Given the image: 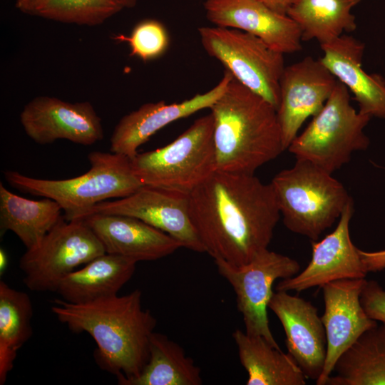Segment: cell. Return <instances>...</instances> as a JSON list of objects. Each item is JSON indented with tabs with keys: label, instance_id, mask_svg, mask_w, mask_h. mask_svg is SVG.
<instances>
[{
	"label": "cell",
	"instance_id": "cell-1",
	"mask_svg": "<svg viewBox=\"0 0 385 385\" xmlns=\"http://www.w3.org/2000/svg\"><path fill=\"white\" fill-rule=\"evenodd\" d=\"M188 197L193 227L214 260L242 266L268 249L281 216L271 183L215 170Z\"/></svg>",
	"mask_w": 385,
	"mask_h": 385
},
{
	"label": "cell",
	"instance_id": "cell-2",
	"mask_svg": "<svg viewBox=\"0 0 385 385\" xmlns=\"http://www.w3.org/2000/svg\"><path fill=\"white\" fill-rule=\"evenodd\" d=\"M51 311L71 332L93 339L96 363L117 381L137 376L146 364L157 320L143 308L140 290L78 304L55 299Z\"/></svg>",
	"mask_w": 385,
	"mask_h": 385
},
{
	"label": "cell",
	"instance_id": "cell-3",
	"mask_svg": "<svg viewBox=\"0 0 385 385\" xmlns=\"http://www.w3.org/2000/svg\"><path fill=\"white\" fill-rule=\"evenodd\" d=\"M210 109L217 170L255 174L284 150L276 109L233 76Z\"/></svg>",
	"mask_w": 385,
	"mask_h": 385
},
{
	"label": "cell",
	"instance_id": "cell-4",
	"mask_svg": "<svg viewBox=\"0 0 385 385\" xmlns=\"http://www.w3.org/2000/svg\"><path fill=\"white\" fill-rule=\"evenodd\" d=\"M88 158L91 168L69 179L34 178L9 170L4 175L16 189L57 202L67 220L82 219L99 202L127 197L143 185L134 174L130 158L123 155L92 151Z\"/></svg>",
	"mask_w": 385,
	"mask_h": 385
},
{
	"label": "cell",
	"instance_id": "cell-5",
	"mask_svg": "<svg viewBox=\"0 0 385 385\" xmlns=\"http://www.w3.org/2000/svg\"><path fill=\"white\" fill-rule=\"evenodd\" d=\"M284 225L292 232L316 241L339 218L351 199L332 174L297 159L272 180Z\"/></svg>",
	"mask_w": 385,
	"mask_h": 385
},
{
	"label": "cell",
	"instance_id": "cell-6",
	"mask_svg": "<svg viewBox=\"0 0 385 385\" xmlns=\"http://www.w3.org/2000/svg\"><path fill=\"white\" fill-rule=\"evenodd\" d=\"M213 130L212 114L200 117L168 145L130 159L134 174L143 185L189 195L217 170Z\"/></svg>",
	"mask_w": 385,
	"mask_h": 385
},
{
	"label": "cell",
	"instance_id": "cell-7",
	"mask_svg": "<svg viewBox=\"0 0 385 385\" xmlns=\"http://www.w3.org/2000/svg\"><path fill=\"white\" fill-rule=\"evenodd\" d=\"M371 118L351 105L348 88L339 81L322 110L288 147L297 159L333 173L349 163L369 140L364 129Z\"/></svg>",
	"mask_w": 385,
	"mask_h": 385
},
{
	"label": "cell",
	"instance_id": "cell-8",
	"mask_svg": "<svg viewBox=\"0 0 385 385\" xmlns=\"http://www.w3.org/2000/svg\"><path fill=\"white\" fill-rule=\"evenodd\" d=\"M207 54L243 86L268 101L277 111L280 80L284 70V53L247 32L217 26L198 29Z\"/></svg>",
	"mask_w": 385,
	"mask_h": 385
},
{
	"label": "cell",
	"instance_id": "cell-9",
	"mask_svg": "<svg viewBox=\"0 0 385 385\" xmlns=\"http://www.w3.org/2000/svg\"><path fill=\"white\" fill-rule=\"evenodd\" d=\"M105 252L83 219L63 217L38 245L26 250L20 258L23 282L34 292H56L61 282L78 267Z\"/></svg>",
	"mask_w": 385,
	"mask_h": 385
},
{
	"label": "cell",
	"instance_id": "cell-10",
	"mask_svg": "<svg viewBox=\"0 0 385 385\" xmlns=\"http://www.w3.org/2000/svg\"><path fill=\"white\" fill-rule=\"evenodd\" d=\"M214 262L219 274L230 283L235 293L245 332L249 335L262 337L279 349L270 328L268 305L274 293V282L297 274L300 270L298 262L268 249L242 266H234L220 260Z\"/></svg>",
	"mask_w": 385,
	"mask_h": 385
},
{
	"label": "cell",
	"instance_id": "cell-11",
	"mask_svg": "<svg viewBox=\"0 0 385 385\" xmlns=\"http://www.w3.org/2000/svg\"><path fill=\"white\" fill-rule=\"evenodd\" d=\"M93 213L136 217L170 235L183 247L205 252L190 217L188 195L143 185L127 197L99 202L87 215Z\"/></svg>",
	"mask_w": 385,
	"mask_h": 385
},
{
	"label": "cell",
	"instance_id": "cell-12",
	"mask_svg": "<svg viewBox=\"0 0 385 385\" xmlns=\"http://www.w3.org/2000/svg\"><path fill=\"white\" fill-rule=\"evenodd\" d=\"M337 81L320 59L311 56L285 66L277 108L284 150L296 138L304 121L322 110Z\"/></svg>",
	"mask_w": 385,
	"mask_h": 385
},
{
	"label": "cell",
	"instance_id": "cell-13",
	"mask_svg": "<svg viewBox=\"0 0 385 385\" xmlns=\"http://www.w3.org/2000/svg\"><path fill=\"white\" fill-rule=\"evenodd\" d=\"M20 121L26 135L41 145L66 139L91 145L103 138L101 118L88 101L38 96L24 107Z\"/></svg>",
	"mask_w": 385,
	"mask_h": 385
},
{
	"label": "cell",
	"instance_id": "cell-14",
	"mask_svg": "<svg viewBox=\"0 0 385 385\" xmlns=\"http://www.w3.org/2000/svg\"><path fill=\"white\" fill-rule=\"evenodd\" d=\"M366 279H343L322 286L324 310L321 317L327 336V355L317 385H326L339 358L377 322L364 309L360 297Z\"/></svg>",
	"mask_w": 385,
	"mask_h": 385
},
{
	"label": "cell",
	"instance_id": "cell-15",
	"mask_svg": "<svg viewBox=\"0 0 385 385\" xmlns=\"http://www.w3.org/2000/svg\"><path fill=\"white\" fill-rule=\"evenodd\" d=\"M353 213L351 198L335 230L320 241H312V259L306 268L294 277L282 279L276 286V291L300 292L336 280L366 277L368 272L359 249L350 237L349 223Z\"/></svg>",
	"mask_w": 385,
	"mask_h": 385
},
{
	"label": "cell",
	"instance_id": "cell-16",
	"mask_svg": "<svg viewBox=\"0 0 385 385\" xmlns=\"http://www.w3.org/2000/svg\"><path fill=\"white\" fill-rule=\"evenodd\" d=\"M207 19L215 26L251 34L284 54L302 49L297 24L258 0H205Z\"/></svg>",
	"mask_w": 385,
	"mask_h": 385
},
{
	"label": "cell",
	"instance_id": "cell-17",
	"mask_svg": "<svg viewBox=\"0 0 385 385\" xmlns=\"http://www.w3.org/2000/svg\"><path fill=\"white\" fill-rule=\"evenodd\" d=\"M286 335L288 353L306 378L317 380L327 355V336L317 309L310 302L285 291H277L269 302Z\"/></svg>",
	"mask_w": 385,
	"mask_h": 385
},
{
	"label": "cell",
	"instance_id": "cell-18",
	"mask_svg": "<svg viewBox=\"0 0 385 385\" xmlns=\"http://www.w3.org/2000/svg\"><path fill=\"white\" fill-rule=\"evenodd\" d=\"M232 78V75L225 70L220 82L205 93H197L180 103L167 104L160 101L145 103L125 115L112 133L111 152L131 159L138 153V148L161 128L200 110L210 108L224 93Z\"/></svg>",
	"mask_w": 385,
	"mask_h": 385
},
{
	"label": "cell",
	"instance_id": "cell-19",
	"mask_svg": "<svg viewBox=\"0 0 385 385\" xmlns=\"http://www.w3.org/2000/svg\"><path fill=\"white\" fill-rule=\"evenodd\" d=\"M82 219L97 236L106 253L137 263L161 259L183 247L170 235L136 217L93 213Z\"/></svg>",
	"mask_w": 385,
	"mask_h": 385
},
{
	"label": "cell",
	"instance_id": "cell-20",
	"mask_svg": "<svg viewBox=\"0 0 385 385\" xmlns=\"http://www.w3.org/2000/svg\"><path fill=\"white\" fill-rule=\"evenodd\" d=\"M320 46L323 56L319 59L354 95L359 111L371 118L385 119V79L362 68L365 44L351 36L343 34Z\"/></svg>",
	"mask_w": 385,
	"mask_h": 385
},
{
	"label": "cell",
	"instance_id": "cell-21",
	"mask_svg": "<svg viewBox=\"0 0 385 385\" xmlns=\"http://www.w3.org/2000/svg\"><path fill=\"white\" fill-rule=\"evenodd\" d=\"M136 264L125 257L105 252L66 277L56 292L61 299L76 304L117 295L134 274Z\"/></svg>",
	"mask_w": 385,
	"mask_h": 385
},
{
	"label": "cell",
	"instance_id": "cell-22",
	"mask_svg": "<svg viewBox=\"0 0 385 385\" xmlns=\"http://www.w3.org/2000/svg\"><path fill=\"white\" fill-rule=\"evenodd\" d=\"M232 337L248 377L247 385H305L306 376L293 357L265 338L236 329Z\"/></svg>",
	"mask_w": 385,
	"mask_h": 385
},
{
	"label": "cell",
	"instance_id": "cell-23",
	"mask_svg": "<svg viewBox=\"0 0 385 385\" xmlns=\"http://www.w3.org/2000/svg\"><path fill=\"white\" fill-rule=\"evenodd\" d=\"M61 211L59 204L51 198L29 200L10 192L0 183L1 233L11 231L26 250L40 243L63 217Z\"/></svg>",
	"mask_w": 385,
	"mask_h": 385
},
{
	"label": "cell",
	"instance_id": "cell-24",
	"mask_svg": "<svg viewBox=\"0 0 385 385\" xmlns=\"http://www.w3.org/2000/svg\"><path fill=\"white\" fill-rule=\"evenodd\" d=\"M333 371L326 385H385V323L361 335Z\"/></svg>",
	"mask_w": 385,
	"mask_h": 385
},
{
	"label": "cell",
	"instance_id": "cell-25",
	"mask_svg": "<svg viewBox=\"0 0 385 385\" xmlns=\"http://www.w3.org/2000/svg\"><path fill=\"white\" fill-rule=\"evenodd\" d=\"M120 385H200V369L183 349L166 335L153 332L149 357L135 377L117 381Z\"/></svg>",
	"mask_w": 385,
	"mask_h": 385
},
{
	"label": "cell",
	"instance_id": "cell-26",
	"mask_svg": "<svg viewBox=\"0 0 385 385\" xmlns=\"http://www.w3.org/2000/svg\"><path fill=\"white\" fill-rule=\"evenodd\" d=\"M361 0H294L287 15L300 29L302 40L329 43L356 29L351 9Z\"/></svg>",
	"mask_w": 385,
	"mask_h": 385
},
{
	"label": "cell",
	"instance_id": "cell-27",
	"mask_svg": "<svg viewBox=\"0 0 385 385\" xmlns=\"http://www.w3.org/2000/svg\"><path fill=\"white\" fill-rule=\"evenodd\" d=\"M34 307L29 295L0 281V385L14 368L17 353L31 337Z\"/></svg>",
	"mask_w": 385,
	"mask_h": 385
},
{
	"label": "cell",
	"instance_id": "cell-28",
	"mask_svg": "<svg viewBox=\"0 0 385 385\" xmlns=\"http://www.w3.org/2000/svg\"><path fill=\"white\" fill-rule=\"evenodd\" d=\"M123 9L119 0H38L30 14L93 26L103 24Z\"/></svg>",
	"mask_w": 385,
	"mask_h": 385
},
{
	"label": "cell",
	"instance_id": "cell-29",
	"mask_svg": "<svg viewBox=\"0 0 385 385\" xmlns=\"http://www.w3.org/2000/svg\"><path fill=\"white\" fill-rule=\"evenodd\" d=\"M115 38L128 42L130 56L145 62L161 56L170 43L166 28L155 19L143 20L134 26L128 36L120 35Z\"/></svg>",
	"mask_w": 385,
	"mask_h": 385
},
{
	"label": "cell",
	"instance_id": "cell-30",
	"mask_svg": "<svg viewBox=\"0 0 385 385\" xmlns=\"http://www.w3.org/2000/svg\"><path fill=\"white\" fill-rule=\"evenodd\" d=\"M360 300L371 319L385 323V289L376 281L366 280Z\"/></svg>",
	"mask_w": 385,
	"mask_h": 385
},
{
	"label": "cell",
	"instance_id": "cell-31",
	"mask_svg": "<svg viewBox=\"0 0 385 385\" xmlns=\"http://www.w3.org/2000/svg\"><path fill=\"white\" fill-rule=\"evenodd\" d=\"M359 252L368 272L385 269V250L366 252L359 249Z\"/></svg>",
	"mask_w": 385,
	"mask_h": 385
},
{
	"label": "cell",
	"instance_id": "cell-32",
	"mask_svg": "<svg viewBox=\"0 0 385 385\" xmlns=\"http://www.w3.org/2000/svg\"><path fill=\"white\" fill-rule=\"evenodd\" d=\"M272 10L282 14H287L289 9L294 0H258Z\"/></svg>",
	"mask_w": 385,
	"mask_h": 385
},
{
	"label": "cell",
	"instance_id": "cell-33",
	"mask_svg": "<svg viewBox=\"0 0 385 385\" xmlns=\"http://www.w3.org/2000/svg\"><path fill=\"white\" fill-rule=\"evenodd\" d=\"M38 0H16V7L21 11L30 14Z\"/></svg>",
	"mask_w": 385,
	"mask_h": 385
},
{
	"label": "cell",
	"instance_id": "cell-34",
	"mask_svg": "<svg viewBox=\"0 0 385 385\" xmlns=\"http://www.w3.org/2000/svg\"><path fill=\"white\" fill-rule=\"evenodd\" d=\"M8 256L4 249L0 250V274L2 275L7 268Z\"/></svg>",
	"mask_w": 385,
	"mask_h": 385
},
{
	"label": "cell",
	"instance_id": "cell-35",
	"mask_svg": "<svg viewBox=\"0 0 385 385\" xmlns=\"http://www.w3.org/2000/svg\"><path fill=\"white\" fill-rule=\"evenodd\" d=\"M119 1L121 2L124 8H129V9L133 8L137 3V0H119Z\"/></svg>",
	"mask_w": 385,
	"mask_h": 385
}]
</instances>
